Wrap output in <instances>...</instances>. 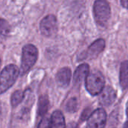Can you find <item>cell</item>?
Instances as JSON below:
<instances>
[{
    "label": "cell",
    "instance_id": "23",
    "mask_svg": "<svg viewBox=\"0 0 128 128\" xmlns=\"http://www.w3.org/2000/svg\"><path fill=\"white\" fill-rule=\"evenodd\" d=\"M0 113H1V105H0Z\"/></svg>",
    "mask_w": 128,
    "mask_h": 128
},
{
    "label": "cell",
    "instance_id": "5",
    "mask_svg": "<svg viewBox=\"0 0 128 128\" xmlns=\"http://www.w3.org/2000/svg\"><path fill=\"white\" fill-rule=\"evenodd\" d=\"M106 120L107 114L106 111L102 108L96 109L88 119L87 128H104Z\"/></svg>",
    "mask_w": 128,
    "mask_h": 128
},
{
    "label": "cell",
    "instance_id": "14",
    "mask_svg": "<svg viewBox=\"0 0 128 128\" xmlns=\"http://www.w3.org/2000/svg\"><path fill=\"white\" fill-rule=\"evenodd\" d=\"M24 93L22 90H16L14 93L12 95L11 98V103L12 106L15 108L17 107L19 104L21 103V102L24 100Z\"/></svg>",
    "mask_w": 128,
    "mask_h": 128
},
{
    "label": "cell",
    "instance_id": "3",
    "mask_svg": "<svg viewBox=\"0 0 128 128\" xmlns=\"http://www.w3.org/2000/svg\"><path fill=\"white\" fill-rule=\"evenodd\" d=\"M38 59V49L33 44H26L24 47L21 57L20 73L25 75L35 65Z\"/></svg>",
    "mask_w": 128,
    "mask_h": 128
},
{
    "label": "cell",
    "instance_id": "22",
    "mask_svg": "<svg viewBox=\"0 0 128 128\" xmlns=\"http://www.w3.org/2000/svg\"><path fill=\"white\" fill-rule=\"evenodd\" d=\"M124 128H128V122H126V124L124 125Z\"/></svg>",
    "mask_w": 128,
    "mask_h": 128
},
{
    "label": "cell",
    "instance_id": "2",
    "mask_svg": "<svg viewBox=\"0 0 128 128\" xmlns=\"http://www.w3.org/2000/svg\"><path fill=\"white\" fill-rule=\"evenodd\" d=\"M85 87L92 96H96L105 88V78L99 70H92L85 79Z\"/></svg>",
    "mask_w": 128,
    "mask_h": 128
},
{
    "label": "cell",
    "instance_id": "13",
    "mask_svg": "<svg viewBox=\"0 0 128 128\" xmlns=\"http://www.w3.org/2000/svg\"><path fill=\"white\" fill-rule=\"evenodd\" d=\"M49 108V99L47 95H41L38 101V115L44 117Z\"/></svg>",
    "mask_w": 128,
    "mask_h": 128
},
{
    "label": "cell",
    "instance_id": "21",
    "mask_svg": "<svg viewBox=\"0 0 128 128\" xmlns=\"http://www.w3.org/2000/svg\"><path fill=\"white\" fill-rule=\"evenodd\" d=\"M126 115L128 117V101L126 102Z\"/></svg>",
    "mask_w": 128,
    "mask_h": 128
},
{
    "label": "cell",
    "instance_id": "11",
    "mask_svg": "<svg viewBox=\"0 0 128 128\" xmlns=\"http://www.w3.org/2000/svg\"><path fill=\"white\" fill-rule=\"evenodd\" d=\"M120 85L123 90L128 89V60L121 62L120 68Z\"/></svg>",
    "mask_w": 128,
    "mask_h": 128
},
{
    "label": "cell",
    "instance_id": "1",
    "mask_svg": "<svg viewBox=\"0 0 128 128\" xmlns=\"http://www.w3.org/2000/svg\"><path fill=\"white\" fill-rule=\"evenodd\" d=\"M20 74V70L16 65L6 66L0 73V94L7 91L15 83Z\"/></svg>",
    "mask_w": 128,
    "mask_h": 128
},
{
    "label": "cell",
    "instance_id": "6",
    "mask_svg": "<svg viewBox=\"0 0 128 128\" xmlns=\"http://www.w3.org/2000/svg\"><path fill=\"white\" fill-rule=\"evenodd\" d=\"M58 30L57 20L55 16L48 15L42 20L40 24V30L43 36L51 37L54 36Z\"/></svg>",
    "mask_w": 128,
    "mask_h": 128
},
{
    "label": "cell",
    "instance_id": "17",
    "mask_svg": "<svg viewBox=\"0 0 128 128\" xmlns=\"http://www.w3.org/2000/svg\"><path fill=\"white\" fill-rule=\"evenodd\" d=\"M38 128H52L50 118L44 117L38 125Z\"/></svg>",
    "mask_w": 128,
    "mask_h": 128
},
{
    "label": "cell",
    "instance_id": "4",
    "mask_svg": "<svg viewBox=\"0 0 128 128\" xmlns=\"http://www.w3.org/2000/svg\"><path fill=\"white\" fill-rule=\"evenodd\" d=\"M94 15L96 24L105 26L111 16V8L106 0H96L94 5Z\"/></svg>",
    "mask_w": 128,
    "mask_h": 128
},
{
    "label": "cell",
    "instance_id": "15",
    "mask_svg": "<svg viewBox=\"0 0 128 128\" xmlns=\"http://www.w3.org/2000/svg\"><path fill=\"white\" fill-rule=\"evenodd\" d=\"M78 106H79V105H78V100H77L76 98H75V97H72V98H70V99L67 101L65 108H66V110L68 112H70V113H73V112H76L78 110Z\"/></svg>",
    "mask_w": 128,
    "mask_h": 128
},
{
    "label": "cell",
    "instance_id": "18",
    "mask_svg": "<svg viewBox=\"0 0 128 128\" xmlns=\"http://www.w3.org/2000/svg\"><path fill=\"white\" fill-rule=\"evenodd\" d=\"M92 112L90 110V108H85L83 112L82 113V116H81V120H85L87 119H88V118L90 117V115L91 114Z\"/></svg>",
    "mask_w": 128,
    "mask_h": 128
},
{
    "label": "cell",
    "instance_id": "10",
    "mask_svg": "<svg viewBox=\"0 0 128 128\" xmlns=\"http://www.w3.org/2000/svg\"><path fill=\"white\" fill-rule=\"evenodd\" d=\"M89 66L87 63L81 64L77 67L73 75V84L76 87H79L82 83L85 81L89 73Z\"/></svg>",
    "mask_w": 128,
    "mask_h": 128
},
{
    "label": "cell",
    "instance_id": "8",
    "mask_svg": "<svg viewBox=\"0 0 128 128\" xmlns=\"http://www.w3.org/2000/svg\"><path fill=\"white\" fill-rule=\"evenodd\" d=\"M117 93L115 90L110 86H106L100 94L99 102L103 106H108L115 101Z\"/></svg>",
    "mask_w": 128,
    "mask_h": 128
},
{
    "label": "cell",
    "instance_id": "7",
    "mask_svg": "<svg viewBox=\"0 0 128 128\" xmlns=\"http://www.w3.org/2000/svg\"><path fill=\"white\" fill-rule=\"evenodd\" d=\"M105 41L102 38H100L96 40L94 42H93L89 48H88V50L84 54L80 55V60L84 59H94L96 58L105 48Z\"/></svg>",
    "mask_w": 128,
    "mask_h": 128
},
{
    "label": "cell",
    "instance_id": "20",
    "mask_svg": "<svg viewBox=\"0 0 128 128\" xmlns=\"http://www.w3.org/2000/svg\"><path fill=\"white\" fill-rule=\"evenodd\" d=\"M120 2L123 7L128 9V0H120Z\"/></svg>",
    "mask_w": 128,
    "mask_h": 128
},
{
    "label": "cell",
    "instance_id": "16",
    "mask_svg": "<svg viewBox=\"0 0 128 128\" xmlns=\"http://www.w3.org/2000/svg\"><path fill=\"white\" fill-rule=\"evenodd\" d=\"M10 30L8 23L6 20L0 18V38L6 37L9 34Z\"/></svg>",
    "mask_w": 128,
    "mask_h": 128
},
{
    "label": "cell",
    "instance_id": "9",
    "mask_svg": "<svg viewBox=\"0 0 128 128\" xmlns=\"http://www.w3.org/2000/svg\"><path fill=\"white\" fill-rule=\"evenodd\" d=\"M72 78V71L69 67L60 69L56 75V82L59 87L66 88L70 85Z\"/></svg>",
    "mask_w": 128,
    "mask_h": 128
},
{
    "label": "cell",
    "instance_id": "12",
    "mask_svg": "<svg viewBox=\"0 0 128 128\" xmlns=\"http://www.w3.org/2000/svg\"><path fill=\"white\" fill-rule=\"evenodd\" d=\"M50 121L52 128H65L66 126L65 118L62 113L59 110L53 112L50 117Z\"/></svg>",
    "mask_w": 128,
    "mask_h": 128
},
{
    "label": "cell",
    "instance_id": "19",
    "mask_svg": "<svg viewBox=\"0 0 128 128\" xmlns=\"http://www.w3.org/2000/svg\"><path fill=\"white\" fill-rule=\"evenodd\" d=\"M65 128H79L78 124L76 122H70L67 125H66Z\"/></svg>",
    "mask_w": 128,
    "mask_h": 128
}]
</instances>
